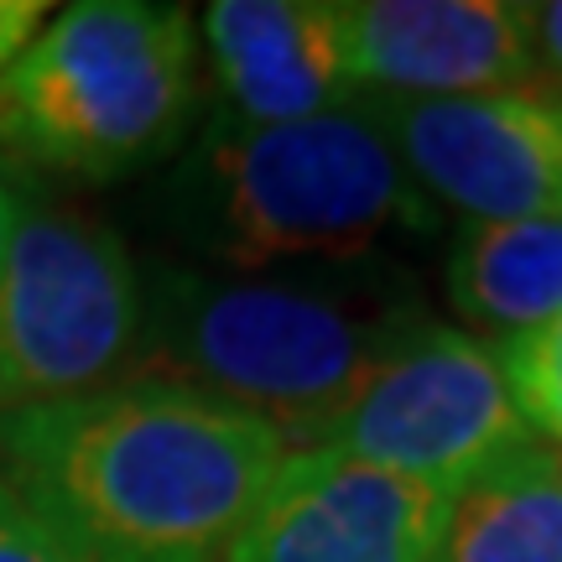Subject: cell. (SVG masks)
<instances>
[{
  "instance_id": "6da1fadb",
  "label": "cell",
  "mask_w": 562,
  "mask_h": 562,
  "mask_svg": "<svg viewBox=\"0 0 562 562\" xmlns=\"http://www.w3.org/2000/svg\"><path fill=\"white\" fill-rule=\"evenodd\" d=\"M5 484L74 562H224L286 442L167 381L0 417Z\"/></svg>"
},
{
  "instance_id": "7a4b0ae2",
  "label": "cell",
  "mask_w": 562,
  "mask_h": 562,
  "mask_svg": "<svg viewBox=\"0 0 562 562\" xmlns=\"http://www.w3.org/2000/svg\"><path fill=\"white\" fill-rule=\"evenodd\" d=\"M422 307L355 277H209L167 271L140 307L131 381H167L313 448Z\"/></svg>"
},
{
  "instance_id": "3957f363",
  "label": "cell",
  "mask_w": 562,
  "mask_h": 562,
  "mask_svg": "<svg viewBox=\"0 0 562 562\" xmlns=\"http://www.w3.org/2000/svg\"><path fill=\"white\" fill-rule=\"evenodd\" d=\"M182 235L224 266H360L391 229H427L375 104L292 125L220 121L178 178Z\"/></svg>"
},
{
  "instance_id": "277c9868",
  "label": "cell",
  "mask_w": 562,
  "mask_h": 562,
  "mask_svg": "<svg viewBox=\"0 0 562 562\" xmlns=\"http://www.w3.org/2000/svg\"><path fill=\"white\" fill-rule=\"evenodd\" d=\"M193 11L151 0H79L0 74V151L79 178H121L193 115Z\"/></svg>"
},
{
  "instance_id": "5b68a950",
  "label": "cell",
  "mask_w": 562,
  "mask_h": 562,
  "mask_svg": "<svg viewBox=\"0 0 562 562\" xmlns=\"http://www.w3.org/2000/svg\"><path fill=\"white\" fill-rule=\"evenodd\" d=\"M136 261L74 214L16 220L0 266V417L110 391L140 344Z\"/></svg>"
},
{
  "instance_id": "8992f818",
  "label": "cell",
  "mask_w": 562,
  "mask_h": 562,
  "mask_svg": "<svg viewBox=\"0 0 562 562\" xmlns=\"http://www.w3.org/2000/svg\"><path fill=\"white\" fill-rule=\"evenodd\" d=\"M313 448L381 463L453 495L474 474L531 448V427L495 349L427 318L349 396Z\"/></svg>"
},
{
  "instance_id": "52a82bcc",
  "label": "cell",
  "mask_w": 562,
  "mask_h": 562,
  "mask_svg": "<svg viewBox=\"0 0 562 562\" xmlns=\"http://www.w3.org/2000/svg\"><path fill=\"white\" fill-rule=\"evenodd\" d=\"M385 136L422 193L474 224L562 220V100L542 89L391 100L381 94Z\"/></svg>"
},
{
  "instance_id": "ba28073f",
  "label": "cell",
  "mask_w": 562,
  "mask_h": 562,
  "mask_svg": "<svg viewBox=\"0 0 562 562\" xmlns=\"http://www.w3.org/2000/svg\"><path fill=\"white\" fill-rule=\"evenodd\" d=\"M448 490L334 448H297L224 562H432Z\"/></svg>"
},
{
  "instance_id": "9c48e42d",
  "label": "cell",
  "mask_w": 562,
  "mask_h": 562,
  "mask_svg": "<svg viewBox=\"0 0 562 562\" xmlns=\"http://www.w3.org/2000/svg\"><path fill=\"white\" fill-rule=\"evenodd\" d=\"M349 83L391 100H453L526 89L521 11L501 0H349L334 5Z\"/></svg>"
},
{
  "instance_id": "30bf717a",
  "label": "cell",
  "mask_w": 562,
  "mask_h": 562,
  "mask_svg": "<svg viewBox=\"0 0 562 562\" xmlns=\"http://www.w3.org/2000/svg\"><path fill=\"white\" fill-rule=\"evenodd\" d=\"M229 125H292L349 104L334 5L318 0H220L203 11Z\"/></svg>"
},
{
  "instance_id": "8fae6325",
  "label": "cell",
  "mask_w": 562,
  "mask_h": 562,
  "mask_svg": "<svg viewBox=\"0 0 562 562\" xmlns=\"http://www.w3.org/2000/svg\"><path fill=\"white\" fill-rule=\"evenodd\" d=\"M432 562H562L558 459L531 442L459 484Z\"/></svg>"
},
{
  "instance_id": "7c38bea8",
  "label": "cell",
  "mask_w": 562,
  "mask_h": 562,
  "mask_svg": "<svg viewBox=\"0 0 562 562\" xmlns=\"http://www.w3.org/2000/svg\"><path fill=\"white\" fill-rule=\"evenodd\" d=\"M448 297L505 339L562 313V220L469 224L448 256Z\"/></svg>"
},
{
  "instance_id": "4fadbf2b",
  "label": "cell",
  "mask_w": 562,
  "mask_h": 562,
  "mask_svg": "<svg viewBox=\"0 0 562 562\" xmlns=\"http://www.w3.org/2000/svg\"><path fill=\"white\" fill-rule=\"evenodd\" d=\"M495 360H501L526 427H542L547 438L562 442V313L531 334L505 339Z\"/></svg>"
},
{
  "instance_id": "5bb4252c",
  "label": "cell",
  "mask_w": 562,
  "mask_h": 562,
  "mask_svg": "<svg viewBox=\"0 0 562 562\" xmlns=\"http://www.w3.org/2000/svg\"><path fill=\"white\" fill-rule=\"evenodd\" d=\"M516 11H521L526 58H531V79H526V89H542V94L562 100V0H547V5H516Z\"/></svg>"
},
{
  "instance_id": "9a60e30c",
  "label": "cell",
  "mask_w": 562,
  "mask_h": 562,
  "mask_svg": "<svg viewBox=\"0 0 562 562\" xmlns=\"http://www.w3.org/2000/svg\"><path fill=\"white\" fill-rule=\"evenodd\" d=\"M0 562H74L5 480H0Z\"/></svg>"
},
{
  "instance_id": "2e32d148",
  "label": "cell",
  "mask_w": 562,
  "mask_h": 562,
  "mask_svg": "<svg viewBox=\"0 0 562 562\" xmlns=\"http://www.w3.org/2000/svg\"><path fill=\"white\" fill-rule=\"evenodd\" d=\"M42 16H47L42 0H0V74L11 68V58H16L26 42L37 37Z\"/></svg>"
},
{
  "instance_id": "e0dca14e",
  "label": "cell",
  "mask_w": 562,
  "mask_h": 562,
  "mask_svg": "<svg viewBox=\"0 0 562 562\" xmlns=\"http://www.w3.org/2000/svg\"><path fill=\"white\" fill-rule=\"evenodd\" d=\"M11 235H16V193L0 182V266H5V250H11Z\"/></svg>"
},
{
  "instance_id": "ac0fdd59",
  "label": "cell",
  "mask_w": 562,
  "mask_h": 562,
  "mask_svg": "<svg viewBox=\"0 0 562 562\" xmlns=\"http://www.w3.org/2000/svg\"><path fill=\"white\" fill-rule=\"evenodd\" d=\"M552 459H558V474H562V453H552Z\"/></svg>"
}]
</instances>
